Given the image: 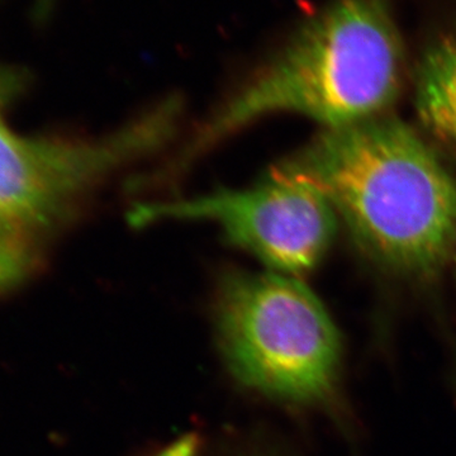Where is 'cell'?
<instances>
[{
	"label": "cell",
	"mask_w": 456,
	"mask_h": 456,
	"mask_svg": "<svg viewBox=\"0 0 456 456\" xmlns=\"http://www.w3.org/2000/svg\"><path fill=\"white\" fill-rule=\"evenodd\" d=\"M452 254H456V233H455V241H454V250H452Z\"/></svg>",
	"instance_id": "cell-10"
},
{
	"label": "cell",
	"mask_w": 456,
	"mask_h": 456,
	"mask_svg": "<svg viewBox=\"0 0 456 456\" xmlns=\"http://www.w3.org/2000/svg\"><path fill=\"white\" fill-rule=\"evenodd\" d=\"M182 112L170 98L98 140L26 137L0 118V204L45 236L113 173L163 149Z\"/></svg>",
	"instance_id": "cell-4"
},
{
	"label": "cell",
	"mask_w": 456,
	"mask_h": 456,
	"mask_svg": "<svg viewBox=\"0 0 456 456\" xmlns=\"http://www.w3.org/2000/svg\"><path fill=\"white\" fill-rule=\"evenodd\" d=\"M20 80L8 71H0V110L11 98L16 94L20 88Z\"/></svg>",
	"instance_id": "cell-9"
},
{
	"label": "cell",
	"mask_w": 456,
	"mask_h": 456,
	"mask_svg": "<svg viewBox=\"0 0 456 456\" xmlns=\"http://www.w3.org/2000/svg\"><path fill=\"white\" fill-rule=\"evenodd\" d=\"M285 161L322 189L356 244L383 268L426 279L452 256L456 180L395 117L325 128Z\"/></svg>",
	"instance_id": "cell-1"
},
{
	"label": "cell",
	"mask_w": 456,
	"mask_h": 456,
	"mask_svg": "<svg viewBox=\"0 0 456 456\" xmlns=\"http://www.w3.org/2000/svg\"><path fill=\"white\" fill-rule=\"evenodd\" d=\"M415 107L424 130L456 154V35L432 45L419 61Z\"/></svg>",
	"instance_id": "cell-6"
},
{
	"label": "cell",
	"mask_w": 456,
	"mask_h": 456,
	"mask_svg": "<svg viewBox=\"0 0 456 456\" xmlns=\"http://www.w3.org/2000/svg\"><path fill=\"white\" fill-rule=\"evenodd\" d=\"M42 239L0 204V296L16 289L37 272Z\"/></svg>",
	"instance_id": "cell-7"
},
{
	"label": "cell",
	"mask_w": 456,
	"mask_h": 456,
	"mask_svg": "<svg viewBox=\"0 0 456 456\" xmlns=\"http://www.w3.org/2000/svg\"><path fill=\"white\" fill-rule=\"evenodd\" d=\"M216 322L228 364L246 386L292 403L334 398L340 335L301 279L274 272H224Z\"/></svg>",
	"instance_id": "cell-3"
},
{
	"label": "cell",
	"mask_w": 456,
	"mask_h": 456,
	"mask_svg": "<svg viewBox=\"0 0 456 456\" xmlns=\"http://www.w3.org/2000/svg\"><path fill=\"white\" fill-rule=\"evenodd\" d=\"M127 218L134 227L167 220L211 221L228 242L254 255L270 272L297 278L316 268L338 227V212L322 189L287 161L273 167L253 187L134 204Z\"/></svg>",
	"instance_id": "cell-5"
},
{
	"label": "cell",
	"mask_w": 456,
	"mask_h": 456,
	"mask_svg": "<svg viewBox=\"0 0 456 456\" xmlns=\"http://www.w3.org/2000/svg\"><path fill=\"white\" fill-rule=\"evenodd\" d=\"M404 50L383 0H336L198 128L159 171L164 182L260 117L299 113L325 128L384 114L401 90Z\"/></svg>",
	"instance_id": "cell-2"
},
{
	"label": "cell",
	"mask_w": 456,
	"mask_h": 456,
	"mask_svg": "<svg viewBox=\"0 0 456 456\" xmlns=\"http://www.w3.org/2000/svg\"><path fill=\"white\" fill-rule=\"evenodd\" d=\"M198 446H200V443H198L197 437L189 435V436L176 440L175 443L171 444L167 449L161 450L155 456H196Z\"/></svg>",
	"instance_id": "cell-8"
}]
</instances>
